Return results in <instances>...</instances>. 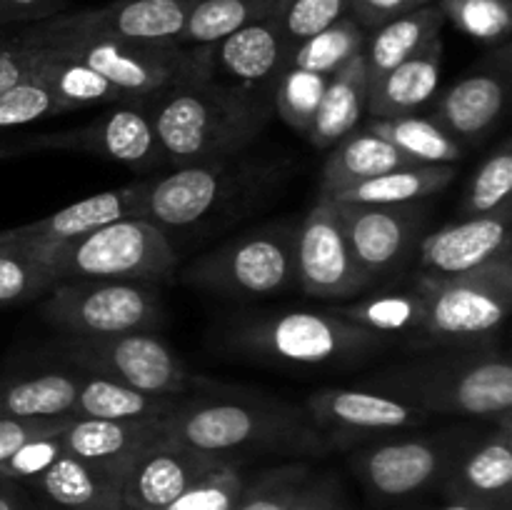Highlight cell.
Returning <instances> with one entry per match:
<instances>
[{
  "label": "cell",
  "instance_id": "obj_1",
  "mask_svg": "<svg viewBox=\"0 0 512 510\" xmlns=\"http://www.w3.org/2000/svg\"><path fill=\"white\" fill-rule=\"evenodd\" d=\"M165 438L233 460L263 453H323L330 448L308 415L280 400L235 393L203 378L195 393L183 395L163 418Z\"/></svg>",
  "mask_w": 512,
  "mask_h": 510
},
{
  "label": "cell",
  "instance_id": "obj_2",
  "mask_svg": "<svg viewBox=\"0 0 512 510\" xmlns=\"http://www.w3.org/2000/svg\"><path fill=\"white\" fill-rule=\"evenodd\" d=\"M145 110L165 163L185 168L230 160L248 148L273 118V100L200 78L165 90Z\"/></svg>",
  "mask_w": 512,
  "mask_h": 510
},
{
  "label": "cell",
  "instance_id": "obj_3",
  "mask_svg": "<svg viewBox=\"0 0 512 510\" xmlns=\"http://www.w3.org/2000/svg\"><path fill=\"white\" fill-rule=\"evenodd\" d=\"M370 390L395 395L425 415H470L510 420L512 365L490 345L465 348L463 355L423 358L375 373Z\"/></svg>",
  "mask_w": 512,
  "mask_h": 510
},
{
  "label": "cell",
  "instance_id": "obj_4",
  "mask_svg": "<svg viewBox=\"0 0 512 510\" xmlns=\"http://www.w3.org/2000/svg\"><path fill=\"white\" fill-rule=\"evenodd\" d=\"M415 290L423 300L418 333L425 345H490L510 315L512 255L450 278L423 275Z\"/></svg>",
  "mask_w": 512,
  "mask_h": 510
},
{
  "label": "cell",
  "instance_id": "obj_5",
  "mask_svg": "<svg viewBox=\"0 0 512 510\" xmlns=\"http://www.w3.org/2000/svg\"><path fill=\"white\" fill-rule=\"evenodd\" d=\"M53 270L55 280H115L148 283L175 270V250L168 233L143 218H120L83 238L35 250Z\"/></svg>",
  "mask_w": 512,
  "mask_h": 510
},
{
  "label": "cell",
  "instance_id": "obj_6",
  "mask_svg": "<svg viewBox=\"0 0 512 510\" xmlns=\"http://www.w3.org/2000/svg\"><path fill=\"white\" fill-rule=\"evenodd\" d=\"M48 43L58 45L65 55L98 70L125 95L128 103L143 108L175 85L213 78L208 45L185 48V45L128 43L113 38L48 40Z\"/></svg>",
  "mask_w": 512,
  "mask_h": 510
},
{
  "label": "cell",
  "instance_id": "obj_7",
  "mask_svg": "<svg viewBox=\"0 0 512 510\" xmlns=\"http://www.w3.org/2000/svg\"><path fill=\"white\" fill-rule=\"evenodd\" d=\"M390 340L393 338L348 323L330 310L328 313L288 310V313L265 315L255 323H245L235 333V343L243 350L293 365L355 363L385 348Z\"/></svg>",
  "mask_w": 512,
  "mask_h": 510
},
{
  "label": "cell",
  "instance_id": "obj_8",
  "mask_svg": "<svg viewBox=\"0 0 512 510\" xmlns=\"http://www.w3.org/2000/svg\"><path fill=\"white\" fill-rule=\"evenodd\" d=\"M40 313L68 338H103L153 330L163 323V305L143 283L63 280L45 295Z\"/></svg>",
  "mask_w": 512,
  "mask_h": 510
},
{
  "label": "cell",
  "instance_id": "obj_9",
  "mask_svg": "<svg viewBox=\"0 0 512 510\" xmlns=\"http://www.w3.org/2000/svg\"><path fill=\"white\" fill-rule=\"evenodd\" d=\"M185 283L233 298L283 293L295 283V230L268 225L238 235L195 260Z\"/></svg>",
  "mask_w": 512,
  "mask_h": 510
},
{
  "label": "cell",
  "instance_id": "obj_10",
  "mask_svg": "<svg viewBox=\"0 0 512 510\" xmlns=\"http://www.w3.org/2000/svg\"><path fill=\"white\" fill-rule=\"evenodd\" d=\"M65 353L83 373L103 375L150 395L183 398L195 393L203 383V378L190 373L180 355L153 335V330L103 338H70Z\"/></svg>",
  "mask_w": 512,
  "mask_h": 510
},
{
  "label": "cell",
  "instance_id": "obj_11",
  "mask_svg": "<svg viewBox=\"0 0 512 510\" xmlns=\"http://www.w3.org/2000/svg\"><path fill=\"white\" fill-rule=\"evenodd\" d=\"M243 188V173L228 160L175 168L158 180H143L138 218L160 230H188L233 203Z\"/></svg>",
  "mask_w": 512,
  "mask_h": 510
},
{
  "label": "cell",
  "instance_id": "obj_12",
  "mask_svg": "<svg viewBox=\"0 0 512 510\" xmlns=\"http://www.w3.org/2000/svg\"><path fill=\"white\" fill-rule=\"evenodd\" d=\"M195 3L198 0H115L103 8L60 13L35 25L45 40L113 38L178 45Z\"/></svg>",
  "mask_w": 512,
  "mask_h": 510
},
{
  "label": "cell",
  "instance_id": "obj_13",
  "mask_svg": "<svg viewBox=\"0 0 512 510\" xmlns=\"http://www.w3.org/2000/svg\"><path fill=\"white\" fill-rule=\"evenodd\" d=\"M295 283L305 295L345 300L368 288L338 218V205L320 195L295 230Z\"/></svg>",
  "mask_w": 512,
  "mask_h": 510
},
{
  "label": "cell",
  "instance_id": "obj_14",
  "mask_svg": "<svg viewBox=\"0 0 512 510\" xmlns=\"http://www.w3.org/2000/svg\"><path fill=\"white\" fill-rule=\"evenodd\" d=\"M28 148L30 153L73 150V153L115 160V163L138 170H153L165 163L148 110L133 103L113 105L108 113L80 125V128L33 135V138H28Z\"/></svg>",
  "mask_w": 512,
  "mask_h": 510
},
{
  "label": "cell",
  "instance_id": "obj_15",
  "mask_svg": "<svg viewBox=\"0 0 512 510\" xmlns=\"http://www.w3.org/2000/svg\"><path fill=\"white\" fill-rule=\"evenodd\" d=\"M335 205L355 263L368 283L400 268L420 243L425 225L423 205H355L338 200Z\"/></svg>",
  "mask_w": 512,
  "mask_h": 510
},
{
  "label": "cell",
  "instance_id": "obj_16",
  "mask_svg": "<svg viewBox=\"0 0 512 510\" xmlns=\"http://www.w3.org/2000/svg\"><path fill=\"white\" fill-rule=\"evenodd\" d=\"M308 418L320 433H330V445L418 428L428 415L415 405L365 388H320L305 400Z\"/></svg>",
  "mask_w": 512,
  "mask_h": 510
},
{
  "label": "cell",
  "instance_id": "obj_17",
  "mask_svg": "<svg viewBox=\"0 0 512 510\" xmlns=\"http://www.w3.org/2000/svg\"><path fill=\"white\" fill-rule=\"evenodd\" d=\"M208 53L215 80L273 100L275 83L290 65L293 48L280 30L278 13H273L208 45Z\"/></svg>",
  "mask_w": 512,
  "mask_h": 510
},
{
  "label": "cell",
  "instance_id": "obj_18",
  "mask_svg": "<svg viewBox=\"0 0 512 510\" xmlns=\"http://www.w3.org/2000/svg\"><path fill=\"white\" fill-rule=\"evenodd\" d=\"M512 203L488 215L450 223L420 240V265L425 275L450 278L510 258Z\"/></svg>",
  "mask_w": 512,
  "mask_h": 510
},
{
  "label": "cell",
  "instance_id": "obj_19",
  "mask_svg": "<svg viewBox=\"0 0 512 510\" xmlns=\"http://www.w3.org/2000/svg\"><path fill=\"white\" fill-rule=\"evenodd\" d=\"M453 450L440 438H403L355 453V470L380 498L398 500L440 480L453 463Z\"/></svg>",
  "mask_w": 512,
  "mask_h": 510
},
{
  "label": "cell",
  "instance_id": "obj_20",
  "mask_svg": "<svg viewBox=\"0 0 512 510\" xmlns=\"http://www.w3.org/2000/svg\"><path fill=\"white\" fill-rule=\"evenodd\" d=\"M220 463L223 460L215 455L160 438L125 473L123 505L130 510H165Z\"/></svg>",
  "mask_w": 512,
  "mask_h": 510
},
{
  "label": "cell",
  "instance_id": "obj_21",
  "mask_svg": "<svg viewBox=\"0 0 512 510\" xmlns=\"http://www.w3.org/2000/svg\"><path fill=\"white\" fill-rule=\"evenodd\" d=\"M140 195H143V180L135 185H125V188L88 195V198L78 200V203L68 205L58 213L35 220V223L0 230V243H18L33 250H45L68 243V240L83 238V235L120 218H130V215L138 218Z\"/></svg>",
  "mask_w": 512,
  "mask_h": 510
},
{
  "label": "cell",
  "instance_id": "obj_22",
  "mask_svg": "<svg viewBox=\"0 0 512 510\" xmlns=\"http://www.w3.org/2000/svg\"><path fill=\"white\" fill-rule=\"evenodd\" d=\"M60 445L65 453L90 465L128 473L130 465L153 443L165 438L163 420H90L75 418L60 430Z\"/></svg>",
  "mask_w": 512,
  "mask_h": 510
},
{
  "label": "cell",
  "instance_id": "obj_23",
  "mask_svg": "<svg viewBox=\"0 0 512 510\" xmlns=\"http://www.w3.org/2000/svg\"><path fill=\"white\" fill-rule=\"evenodd\" d=\"M445 490L450 498L473 500L493 510H510L512 488V425L498 423L490 438L480 440L445 470Z\"/></svg>",
  "mask_w": 512,
  "mask_h": 510
},
{
  "label": "cell",
  "instance_id": "obj_24",
  "mask_svg": "<svg viewBox=\"0 0 512 510\" xmlns=\"http://www.w3.org/2000/svg\"><path fill=\"white\" fill-rule=\"evenodd\" d=\"M25 488L50 510H118L123 505V475L65 450Z\"/></svg>",
  "mask_w": 512,
  "mask_h": 510
},
{
  "label": "cell",
  "instance_id": "obj_25",
  "mask_svg": "<svg viewBox=\"0 0 512 510\" xmlns=\"http://www.w3.org/2000/svg\"><path fill=\"white\" fill-rule=\"evenodd\" d=\"M505 100L508 75L500 70H478L460 78L440 95L433 120L460 143L480 140L503 118Z\"/></svg>",
  "mask_w": 512,
  "mask_h": 510
},
{
  "label": "cell",
  "instance_id": "obj_26",
  "mask_svg": "<svg viewBox=\"0 0 512 510\" xmlns=\"http://www.w3.org/2000/svg\"><path fill=\"white\" fill-rule=\"evenodd\" d=\"M443 70V38H433L425 48L385 73L368 88V113L373 118L415 115L438 93Z\"/></svg>",
  "mask_w": 512,
  "mask_h": 510
},
{
  "label": "cell",
  "instance_id": "obj_27",
  "mask_svg": "<svg viewBox=\"0 0 512 510\" xmlns=\"http://www.w3.org/2000/svg\"><path fill=\"white\" fill-rule=\"evenodd\" d=\"M445 15L438 3H428L423 8H415L410 13L398 15L388 23L368 30L363 45L365 70H368V88L378 83L385 73L398 68L403 60L418 53L420 48L438 38L443 33Z\"/></svg>",
  "mask_w": 512,
  "mask_h": 510
},
{
  "label": "cell",
  "instance_id": "obj_28",
  "mask_svg": "<svg viewBox=\"0 0 512 510\" xmlns=\"http://www.w3.org/2000/svg\"><path fill=\"white\" fill-rule=\"evenodd\" d=\"M405 165L418 163H413L408 155L400 153L393 143L375 135L373 130L355 128L353 133L333 145V153L325 160L320 195H333L350 185L388 173V170L405 168Z\"/></svg>",
  "mask_w": 512,
  "mask_h": 510
},
{
  "label": "cell",
  "instance_id": "obj_29",
  "mask_svg": "<svg viewBox=\"0 0 512 510\" xmlns=\"http://www.w3.org/2000/svg\"><path fill=\"white\" fill-rule=\"evenodd\" d=\"M365 110H368V70H365L363 53H358L330 78L305 138L315 148H333L358 128Z\"/></svg>",
  "mask_w": 512,
  "mask_h": 510
},
{
  "label": "cell",
  "instance_id": "obj_30",
  "mask_svg": "<svg viewBox=\"0 0 512 510\" xmlns=\"http://www.w3.org/2000/svg\"><path fill=\"white\" fill-rule=\"evenodd\" d=\"M458 175V168L448 163H418L405 165V168L388 170L383 175L355 183L350 188L338 190L328 198L338 203L355 205H408L420 203L430 195L448 188Z\"/></svg>",
  "mask_w": 512,
  "mask_h": 510
},
{
  "label": "cell",
  "instance_id": "obj_31",
  "mask_svg": "<svg viewBox=\"0 0 512 510\" xmlns=\"http://www.w3.org/2000/svg\"><path fill=\"white\" fill-rule=\"evenodd\" d=\"M180 398L150 395L103 375L80 373L73 418L90 420H163Z\"/></svg>",
  "mask_w": 512,
  "mask_h": 510
},
{
  "label": "cell",
  "instance_id": "obj_32",
  "mask_svg": "<svg viewBox=\"0 0 512 510\" xmlns=\"http://www.w3.org/2000/svg\"><path fill=\"white\" fill-rule=\"evenodd\" d=\"M80 375L53 370L0 383V415L10 418H73Z\"/></svg>",
  "mask_w": 512,
  "mask_h": 510
},
{
  "label": "cell",
  "instance_id": "obj_33",
  "mask_svg": "<svg viewBox=\"0 0 512 510\" xmlns=\"http://www.w3.org/2000/svg\"><path fill=\"white\" fill-rule=\"evenodd\" d=\"M45 43H48V40H45ZM48 45L50 50L43 58V63H40V75H43L45 85L50 88L53 98L58 100L63 113L80 108H93V105L128 103L125 95L120 93L108 78H103L98 70H93L90 65L65 55L58 45Z\"/></svg>",
  "mask_w": 512,
  "mask_h": 510
},
{
  "label": "cell",
  "instance_id": "obj_34",
  "mask_svg": "<svg viewBox=\"0 0 512 510\" xmlns=\"http://www.w3.org/2000/svg\"><path fill=\"white\" fill-rule=\"evenodd\" d=\"M375 135L393 143L413 163H448L465 158V145L448 133L433 118L400 115V118H370L365 125Z\"/></svg>",
  "mask_w": 512,
  "mask_h": 510
},
{
  "label": "cell",
  "instance_id": "obj_35",
  "mask_svg": "<svg viewBox=\"0 0 512 510\" xmlns=\"http://www.w3.org/2000/svg\"><path fill=\"white\" fill-rule=\"evenodd\" d=\"M278 13V0H198L190 10L178 45H215L245 25Z\"/></svg>",
  "mask_w": 512,
  "mask_h": 510
},
{
  "label": "cell",
  "instance_id": "obj_36",
  "mask_svg": "<svg viewBox=\"0 0 512 510\" xmlns=\"http://www.w3.org/2000/svg\"><path fill=\"white\" fill-rule=\"evenodd\" d=\"M330 313L348 320V323L360 325V328L395 338V335L418 333L420 320H423V300H420L418 290L380 293L373 295V298L360 300V303L340 305V308H333Z\"/></svg>",
  "mask_w": 512,
  "mask_h": 510
},
{
  "label": "cell",
  "instance_id": "obj_37",
  "mask_svg": "<svg viewBox=\"0 0 512 510\" xmlns=\"http://www.w3.org/2000/svg\"><path fill=\"white\" fill-rule=\"evenodd\" d=\"M365 35H368V30L360 28L353 15H345L330 28L320 30L318 35L295 45L293 53H290V65L333 78L343 65H348L355 55L363 53Z\"/></svg>",
  "mask_w": 512,
  "mask_h": 510
},
{
  "label": "cell",
  "instance_id": "obj_38",
  "mask_svg": "<svg viewBox=\"0 0 512 510\" xmlns=\"http://www.w3.org/2000/svg\"><path fill=\"white\" fill-rule=\"evenodd\" d=\"M58 283L50 265L28 245L0 243V308L30 303Z\"/></svg>",
  "mask_w": 512,
  "mask_h": 510
},
{
  "label": "cell",
  "instance_id": "obj_39",
  "mask_svg": "<svg viewBox=\"0 0 512 510\" xmlns=\"http://www.w3.org/2000/svg\"><path fill=\"white\" fill-rule=\"evenodd\" d=\"M328 83V75L288 65L275 83L273 110L288 128L298 130L300 135H308Z\"/></svg>",
  "mask_w": 512,
  "mask_h": 510
},
{
  "label": "cell",
  "instance_id": "obj_40",
  "mask_svg": "<svg viewBox=\"0 0 512 510\" xmlns=\"http://www.w3.org/2000/svg\"><path fill=\"white\" fill-rule=\"evenodd\" d=\"M445 20L485 45H508L512 0H435Z\"/></svg>",
  "mask_w": 512,
  "mask_h": 510
},
{
  "label": "cell",
  "instance_id": "obj_41",
  "mask_svg": "<svg viewBox=\"0 0 512 510\" xmlns=\"http://www.w3.org/2000/svg\"><path fill=\"white\" fill-rule=\"evenodd\" d=\"M512 193V145L510 140H503L498 150H493L488 160L478 168L473 180L468 183V190L463 195L460 213L465 218L473 215H488L500 210L510 203Z\"/></svg>",
  "mask_w": 512,
  "mask_h": 510
},
{
  "label": "cell",
  "instance_id": "obj_42",
  "mask_svg": "<svg viewBox=\"0 0 512 510\" xmlns=\"http://www.w3.org/2000/svg\"><path fill=\"white\" fill-rule=\"evenodd\" d=\"M55 115H63V110L45 85L40 65L0 95V130L18 128V125H28L43 118H55Z\"/></svg>",
  "mask_w": 512,
  "mask_h": 510
},
{
  "label": "cell",
  "instance_id": "obj_43",
  "mask_svg": "<svg viewBox=\"0 0 512 510\" xmlns=\"http://www.w3.org/2000/svg\"><path fill=\"white\" fill-rule=\"evenodd\" d=\"M245 485L248 483L240 465L235 460H223L165 510H235Z\"/></svg>",
  "mask_w": 512,
  "mask_h": 510
},
{
  "label": "cell",
  "instance_id": "obj_44",
  "mask_svg": "<svg viewBox=\"0 0 512 510\" xmlns=\"http://www.w3.org/2000/svg\"><path fill=\"white\" fill-rule=\"evenodd\" d=\"M310 480H313V473L305 463L280 465V468L268 470L255 483L245 485L243 498L235 510H288L308 488Z\"/></svg>",
  "mask_w": 512,
  "mask_h": 510
},
{
  "label": "cell",
  "instance_id": "obj_45",
  "mask_svg": "<svg viewBox=\"0 0 512 510\" xmlns=\"http://www.w3.org/2000/svg\"><path fill=\"white\" fill-rule=\"evenodd\" d=\"M350 15V0H288L278 10V23L290 48Z\"/></svg>",
  "mask_w": 512,
  "mask_h": 510
},
{
  "label": "cell",
  "instance_id": "obj_46",
  "mask_svg": "<svg viewBox=\"0 0 512 510\" xmlns=\"http://www.w3.org/2000/svg\"><path fill=\"white\" fill-rule=\"evenodd\" d=\"M45 53L48 43L40 38L35 25H28L13 38H0V95L38 68Z\"/></svg>",
  "mask_w": 512,
  "mask_h": 510
},
{
  "label": "cell",
  "instance_id": "obj_47",
  "mask_svg": "<svg viewBox=\"0 0 512 510\" xmlns=\"http://www.w3.org/2000/svg\"><path fill=\"white\" fill-rule=\"evenodd\" d=\"M58 435H40V438L30 440L23 448L15 450V453L0 465V478L13 480V483L23 485L25 488L30 480L38 478V475L63 453V445H60Z\"/></svg>",
  "mask_w": 512,
  "mask_h": 510
},
{
  "label": "cell",
  "instance_id": "obj_48",
  "mask_svg": "<svg viewBox=\"0 0 512 510\" xmlns=\"http://www.w3.org/2000/svg\"><path fill=\"white\" fill-rule=\"evenodd\" d=\"M75 418H10V415H0V465L10 458L18 448H23L30 440L40 438V435H58L65 425Z\"/></svg>",
  "mask_w": 512,
  "mask_h": 510
},
{
  "label": "cell",
  "instance_id": "obj_49",
  "mask_svg": "<svg viewBox=\"0 0 512 510\" xmlns=\"http://www.w3.org/2000/svg\"><path fill=\"white\" fill-rule=\"evenodd\" d=\"M428 3H435V0H350V15L358 20L363 30H375L378 25Z\"/></svg>",
  "mask_w": 512,
  "mask_h": 510
},
{
  "label": "cell",
  "instance_id": "obj_50",
  "mask_svg": "<svg viewBox=\"0 0 512 510\" xmlns=\"http://www.w3.org/2000/svg\"><path fill=\"white\" fill-rule=\"evenodd\" d=\"M68 0H0V30L10 25H33L63 13Z\"/></svg>",
  "mask_w": 512,
  "mask_h": 510
},
{
  "label": "cell",
  "instance_id": "obj_51",
  "mask_svg": "<svg viewBox=\"0 0 512 510\" xmlns=\"http://www.w3.org/2000/svg\"><path fill=\"white\" fill-rule=\"evenodd\" d=\"M288 510H348V505L343 490L333 478H313Z\"/></svg>",
  "mask_w": 512,
  "mask_h": 510
},
{
  "label": "cell",
  "instance_id": "obj_52",
  "mask_svg": "<svg viewBox=\"0 0 512 510\" xmlns=\"http://www.w3.org/2000/svg\"><path fill=\"white\" fill-rule=\"evenodd\" d=\"M35 500L28 488L0 478V510H33Z\"/></svg>",
  "mask_w": 512,
  "mask_h": 510
},
{
  "label": "cell",
  "instance_id": "obj_53",
  "mask_svg": "<svg viewBox=\"0 0 512 510\" xmlns=\"http://www.w3.org/2000/svg\"><path fill=\"white\" fill-rule=\"evenodd\" d=\"M23 153H30L28 140H20V143H3V140H0V160L15 158V155H23Z\"/></svg>",
  "mask_w": 512,
  "mask_h": 510
},
{
  "label": "cell",
  "instance_id": "obj_54",
  "mask_svg": "<svg viewBox=\"0 0 512 510\" xmlns=\"http://www.w3.org/2000/svg\"><path fill=\"white\" fill-rule=\"evenodd\" d=\"M440 510H493L488 505L473 503V500H463V498H450L448 505H443Z\"/></svg>",
  "mask_w": 512,
  "mask_h": 510
},
{
  "label": "cell",
  "instance_id": "obj_55",
  "mask_svg": "<svg viewBox=\"0 0 512 510\" xmlns=\"http://www.w3.org/2000/svg\"><path fill=\"white\" fill-rule=\"evenodd\" d=\"M33 510H50V508H45V505H43V503H40V505H38V503H35V508H33Z\"/></svg>",
  "mask_w": 512,
  "mask_h": 510
},
{
  "label": "cell",
  "instance_id": "obj_56",
  "mask_svg": "<svg viewBox=\"0 0 512 510\" xmlns=\"http://www.w3.org/2000/svg\"><path fill=\"white\" fill-rule=\"evenodd\" d=\"M285 3H288V0H278V10H280V8H283V5H285Z\"/></svg>",
  "mask_w": 512,
  "mask_h": 510
},
{
  "label": "cell",
  "instance_id": "obj_57",
  "mask_svg": "<svg viewBox=\"0 0 512 510\" xmlns=\"http://www.w3.org/2000/svg\"><path fill=\"white\" fill-rule=\"evenodd\" d=\"M118 510H130V508H125V505H120V508Z\"/></svg>",
  "mask_w": 512,
  "mask_h": 510
}]
</instances>
